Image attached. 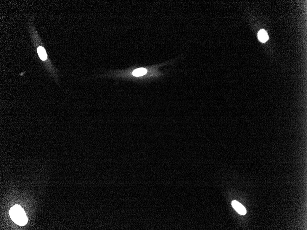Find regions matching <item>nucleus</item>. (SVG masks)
<instances>
[{"mask_svg":"<svg viewBox=\"0 0 307 230\" xmlns=\"http://www.w3.org/2000/svg\"><path fill=\"white\" fill-rule=\"evenodd\" d=\"M9 214L12 220L16 224L20 226H24L27 223L28 219L25 213L20 205H15L12 207L10 210Z\"/></svg>","mask_w":307,"mask_h":230,"instance_id":"1","label":"nucleus"},{"mask_svg":"<svg viewBox=\"0 0 307 230\" xmlns=\"http://www.w3.org/2000/svg\"><path fill=\"white\" fill-rule=\"evenodd\" d=\"M232 205L234 209L241 215H245L247 213V210L243 205L237 201H233Z\"/></svg>","mask_w":307,"mask_h":230,"instance_id":"2","label":"nucleus"},{"mask_svg":"<svg viewBox=\"0 0 307 230\" xmlns=\"http://www.w3.org/2000/svg\"><path fill=\"white\" fill-rule=\"evenodd\" d=\"M258 38L259 40L263 43L266 42L268 40L269 35L265 30L262 29L259 31L258 33Z\"/></svg>","mask_w":307,"mask_h":230,"instance_id":"3","label":"nucleus"},{"mask_svg":"<svg viewBox=\"0 0 307 230\" xmlns=\"http://www.w3.org/2000/svg\"><path fill=\"white\" fill-rule=\"evenodd\" d=\"M37 53L39 57L42 60H46L47 59V54L45 49L43 47L39 46L37 48Z\"/></svg>","mask_w":307,"mask_h":230,"instance_id":"4","label":"nucleus"},{"mask_svg":"<svg viewBox=\"0 0 307 230\" xmlns=\"http://www.w3.org/2000/svg\"><path fill=\"white\" fill-rule=\"evenodd\" d=\"M147 70L144 68H139L134 70L133 74L135 76H140L144 75L147 73Z\"/></svg>","mask_w":307,"mask_h":230,"instance_id":"5","label":"nucleus"}]
</instances>
